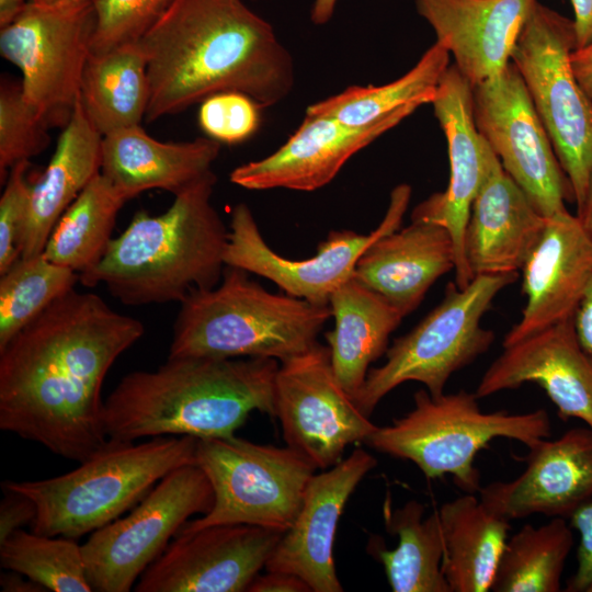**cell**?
Listing matches in <instances>:
<instances>
[{"mask_svg":"<svg viewBox=\"0 0 592 592\" xmlns=\"http://www.w3.org/2000/svg\"><path fill=\"white\" fill-rule=\"evenodd\" d=\"M145 333L96 294L75 288L0 350V429L82 462L109 441L102 387Z\"/></svg>","mask_w":592,"mask_h":592,"instance_id":"1","label":"cell"},{"mask_svg":"<svg viewBox=\"0 0 592 592\" xmlns=\"http://www.w3.org/2000/svg\"><path fill=\"white\" fill-rule=\"evenodd\" d=\"M139 43L150 81L147 122L226 91L272 106L295 86L292 54L242 0H174Z\"/></svg>","mask_w":592,"mask_h":592,"instance_id":"2","label":"cell"},{"mask_svg":"<svg viewBox=\"0 0 592 592\" xmlns=\"http://www.w3.org/2000/svg\"><path fill=\"white\" fill-rule=\"evenodd\" d=\"M278 366L267 357L186 356L132 372L104 400L107 439L232 436L252 411L274 417Z\"/></svg>","mask_w":592,"mask_h":592,"instance_id":"3","label":"cell"},{"mask_svg":"<svg viewBox=\"0 0 592 592\" xmlns=\"http://www.w3.org/2000/svg\"><path fill=\"white\" fill-rule=\"evenodd\" d=\"M216 182L214 172L195 182L160 215L138 210L79 282L103 284L127 306L181 303L195 289L215 287L226 266L229 232L212 204Z\"/></svg>","mask_w":592,"mask_h":592,"instance_id":"4","label":"cell"},{"mask_svg":"<svg viewBox=\"0 0 592 592\" xmlns=\"http://www.w3.org/2000/svg\"><path fill=\"white\" fill-rule=\"evenodd\" d=\"M168 357H267L283 362L318 343L332 317L330 306H317L288 294H273L226 265L213 288L195 289L180 303Z\"/></svg>","mask_w":592,"mask_h":592,"instance_id":"5","label":"cell"},{"mask_svg":"<svg viewBox=\"0 0 592 592\" xmlns=\"http://www.w3.org/2000/svg\"><path fill=\"white\" fill-rule=\"evenodd\" d=\"M197 439L164 435L135 444L110 440L66 474L32 481H3L36 506L32 531L78 539L133 509L164 476L195 463Z\"/></svg>","mask_w":592,"mask_h":592,"instance_id":"6","label":"cell"},{"mask_svg":"<svg viewBox=\"0 0 592 592\" xmlns=\"http://www.w3.org/2000/svg\"><path fill=\"white\" fill-rule=\"evenodd\" d=\"M478 399L464 389L436 397L420 389L413 395L410 412L389 425L377 426L365 443L412 462L426 478L451 475L464 493L479 492L481 475L475 459L481 449L497 439L515 440L531 448L550 436L551 423L544 409L486 412Z\"/></svg>","mask_w":592,"mask_h":592,"instance_id":"7","label":"cell"},{"mask_svg":"<svg viewBox=\"0 0 592 592\" xmlns=\"http://www.w3.org/2000/svg\"><path fill=\"white\" fill-rule=\"evenodd\" d=\"M517 273L478 275L464 288L448 283L442 301L412 330L387 349L386 361L369 368L353 397L367 417L379 401L406 382H418L433 397L444 392L451 376L486 353L494 341L481 320L497 295Z\"/></svg>","mask_w":592,"mask_h":592,"instance_id":"8","label":"cell"},{"mask_svg":"<svg viewBox=\"0 0 592 592\" xmlns=\"http://www.w3.org/2000/svg\"><path fill=\"white\" fill-rule=\"evenodd\" d=\"M573 21L536 2L511 54L570 183L577 208L592 177V101L570 62Z\"/></svg>","mask_w":592,"mask_h":592,"instance_id":"9","label":"cell"},{"mask_svg":"<svg viewBox=\"0 0 592 592\" xmlns=\"http://www.w3.org/2000/svg\"><path fill=\"white\" fill-rule=\"evenodd\" d=\"M195 463L214 491L212 509L181 530L249 524L285 532L294 522L316 468L288 446L236 435L197 440Z\"/></svg>","mask_w":592,"mask_h":592,"instance_id":"10","label":"cell"},{"mask_svg":"<svg viewBox=\"0 0 592 592\" xmlns=\"http://www.w3.org/2000/svg\"><path fill=\"white\" fill-rule=\"evenodd\" d=\"M213 504V487L196 463L169 473L127 515L91 533L82 545L92 590L130 591L189 519Z\"/></svg>","mask_w":592,"mask_h":592,"instance_id":"11","label":"cell"},{"mask_svg":"<svg viewBox=\"0 0 592 592\" xmlns=\"http://www.w3.org/2000/svg\"><path fill=\"white\" fill-rule=\"evenodd\" d=\"M95 22L94 1L47 7L29 0L0 29L1 56L19 68L24 100L48 127L65 126L72 114Z\"/></svg>","mask_w":592,"mask_h":592,"instance_id":"12","label":"cell"},{"mask_svg":"<svg viewBox=\"0 0 592 592\" xmlns=\"http://www.w3.org/2000/svg\"><path fill=\"white\" fill-rule=\"evenodd\" d=\"M473 107L478 130L534 207L544 217L567 212L565 202H574L570 183L512 61L473 87Z\"/></svg>","mask_w":592,"mask_h":592,"instance_id":"13","label":"cell"},{"mask_svg":"<svg viewBox=\"0 0 592 592\" xmlns=\"http://www.w3.org/2000/svg\"><path fill=\"white\" fill-rule=\"evenodd\" d=\"M274 417L286 445L322 470L341 462L346 446L365 443L377 428L340 385L329 349L320 343L280 362Z\"/></svg>","mask_w":592,"mask_h":592,"instance_id":"14","label":"cell"},{"mask_svg":"<svg viewBox=\"0 0 592 592\" xmlns=\"http://www.w3.org/2000/svg\"><path fill=\"white\" fill-rule=\"evenodd\" d=\"M411 193L409 184L397 185L375 230L366 235L352 230L331 231L319 243L316 255L304 260H289L272 250L249 206L239 203L231 210L225 264L265 277L291 296L329 306L332 294L353 276L357 261L368 247L399 229Z\"/></svg>","mask_w":592,"mask_h":592,"instance_id":"15","label":"cell"},{"mask_svg":"<svg viewBox=\"0 0 592 592\" xmlns=\"http://www.w3.org/2000/svg\"><path fill=\"white\" fill-rule=\"evenodd\" d=\"M284 532L249 524L180 530L144 571L137 592H244Z\"/></svg>","mask_w":592,"mask_h":592,"instance_id":"16","label":"cell"},{"mask_svg":"<svg viewBox=\"0 0 592 592\" xmlns=\"http://www.w3.org/2000/svg\"><path fill=\"white\" fill-rule=\"evenodd\" d=\"M431 104L447 140L449 182L444 192L420 203L412 215L434 220L448 230L455 249L454 283L464 288L474 278L464 254L470 207L481 186L502 164L477 128L473 86L455 65L443 73Z\"/></svg>","mask_w":592,"mask_h":592,"instance_id":"17","label":"cell"},{"mask_svg":"<svg viewBox=\"0 0 592 592\" xmlns=\"http://www.w3.org/2000/svg\"><path fill=\"white\" fill-rule=\"evenodd\" d=\"M419 105L399 109L362 127L315 114L305 117L276 151L235 168L230 182L247 190L287 189L311 192L330 183L346 161L411 115Z\"/></svg>","mask_w":592,"mask_h":592,"instance_id":"18","label":"cell"},{"mask_svg":"<svg viewBox=\"0 0 592 592\" xmlns=\"http://www.w3.org/2000/svg\"><path fill=\"white\" fill-rule=\"evenodd\" d=\"M377 465L362 448L315 474L305 490L297 515L283 533L265 570L295 574L311 592H341L333 543L342 511L362 479Z\"/></svg>","mask_w":592,"mask_h":592,"instance_id":"19","label":"cell"},{"mask_svg":"<svg viewBox=\"0 0 592 592\" xmlns=\"http://www.w3.org/2000/svg\"><path fill=\"white\" fill-rule=\"evenodd\" d=\"M527 383L545 391L559 418L592 429V356L578 340L573 317L503 346L475 394L480 399Z\"/></svg>","mask_w":592,"mask_h":592,"instance_id":"20","label":"cell"},{"mask_svg":"<svg viewBox=\"0 0 592 592\" xmlns=\"http://www.w3.org/2000/svg\"><path fill=\"white\" fill-rule=\"evenodd\" d=\"M528 449L525 469L512 480L481 486L479 499L508 521L532 514L568 520L592 498V429L573 428Z\"/></svg>","mask_w":592,"mask_h":592,"instance_id":"21","label":"cell"},{"mask_svg":"<svg viewBox=\"0 0 592 592\" xmlns=\"http://www.w3.org/2000/svg\"><path fill=\"white\" fill-rule=\"evenodd\" d=\"M521 271L526 303L503 346L574 316L592 277V239L579 217L568 210L547 217Z\"/></svg>","mask_w":592,"mask_h":592,"instance_id":"22","label":"cell"},{"mask_svg":"<svg viewBox=\"0 0 592 592\" xmlns=\"http://www.w3.org/2000/svg\"><path fill=\"white\" fill-rule=\"evenodd\" d=\"M436 42L474 87L511 61L520 33L537 0H414Z\"/></svg>","mask_w":592,"mask_h":592,"instance_id":"23","label":"cell"},{"mask_svg":"<svg viewBox=\"0 0 592 592\" xmlns=\"http://www.w3.org/2000/svg\"><path fill=\"white\" fill-rule=\"evenodd\" d=\"M454 269L455 249L448 230L434 220L411 215L409 226L368 247L353 275L406 317L431 286Z\"/></svg>","mask_w":592,"mask_h":592,"instance_id":"24","label":"cell"},{"mask_svg":"<svg viewBox=\"0 0 592 592\" xmlns=\"http://www.w3.org/2000/svg\"><path fill=\"white\" fill-rule=\"evenodd\" d=\"M546 218L502 166L498 168L476 195L464 234L465 260L473 276L521 271Z\"/></svg>","mask_w":592,"mask_h":592,"instance_id":"25","label":"cell"},{"mask_svg":"<svg viewBox=\"0 0 592 592\" xmlns=\"http://www.w3.org/2000/svg\"><path fill=\"white\" fill-rule=\"evenodd\" d=\"M219 151L208 137L164 143L137 125L103 136L101 173L127 201L152 189L175 195L213 173Z\"/></svg>","mask_w":592,"mask_h":592,"instance_id":"26","label":"cell"},{"mask_svg":"<svg viewBox=\"0 0 592 592\" xmlns=\"http://www.w3.org/2000/svg\"><path fill=\"white\" fill-rule=\"evenodd\" d=\"M102 138L87 118L77 98L46 170L32 185L20 240L21 258L44 251L62 214L101 172Z\"/></svg>","mask_w":592,"mask_h":592,"instance_id":"27","label":"cell"},{"mask_svg":"<svg viewBox=\"0 0 592 592\" xmlns=\"http://www.w3.org/2000/svg\"><path fill=\"white\" fill-rule=\"evenodd\" d=\"M334 328L325 333L333 373L353 398L369 366L388 349L390 334L403 319L384 297L360 283L354 275L331 296Z\"/></svg>","mask_w":592,"mask_h":592,"instance_id":"28","label":"cell"},{"mask_svg":"<svg viewBox=\"0 0 592 592\" xmlns=\"http://www.w3.org/2000/svg\"><path fill=\"white\" fill-rule=\"evenodd\" d=\"M443 534L442 570L451 592L490 591L509 539L510 521L464 493L437 511Z\"/></svg>","mask_w":592,"mask_h":592,"instance_id":"29","label":"cell"},{"mask_svg":"<svg viewBox=\"0 0 592 592\" xmlns=\"http://www.w3.org/2000/svg\"><path fill=\"white\" fill-rule=\"evenodd\" d=\"M78 98L87 118L102 136L140 125L149 105L150 81L139 41L91 53Z\"/></svg>","mask_w":592,"mask_h":592,"instance_id":"30","label":"cell"},{"mask_svg":"<svg viewBox=\"0 0 592 592\" xmlns=\"http://www.w3.org/2000/svg\"><path fill=\"white\" fill-rule=\"evenodd\" d=\"M425 506L410 500L385 513L387 531L398 537L387 549L374 538L368 551L384 567L394 592H451L442 570L444 543L439 513L424 517Z\"/></svg>","mask_w":592,"mask_h":592,"instance_id":"31","label":"cell"},{"mask_svg":"<svg viewBox=\"0 0 592 592\" xmlns=\"http://www.w3.org/2000/svg\"><path fill=\"white\" fill-rule=\"evenodd\" d=\"M448 66V50L435 42L400 78L383 86L349 87L310 104L306 113L333 117L354 127L366 126L407 105L431 103Z\"/></svg>","mask_w":592,"mask_h":592,"instance_id":"32","label":"cell"},{"mask_svg":"<svg viewBox=\"0 0 592 592\" xmlns=\"http://www.w3.org/2000/svg\"><path fill=\"white\" fill-rule=\"evenodd\" d=\"M126 197L100 172L62 214L44 248L52 262L77 273L104 255Z\"/></svg>","mask_w":592,"mask_h":592,"instance_id":"33","label":"cell"},{"mask_svg":"<svg viewBox=\"0 0 592 592\" xmlns=\"http://www.w3.org/2000/svg\"><path fill=\"white\" fill-rule=\"evenodd\" d=\"M574 543L567 519L525 524L510 536L490 591L558 592L566 560Z\"/></svg>","mask_w":592,"mask_h":592,"instance_id":"34","label":"cell"},{"mask_svg":"<svg viewBox=\"0 0 592 592\" xmlns=\"http://www.w3.org/2000/svg\"><path fill=\"white\" fill-rule=\"evenodd\" d=\"M79 273L44 253L20 258L0 275V350L54 301L75 288Z\"/></svg>","mask_w":592,"mask_h":592,"instance_id":"35","label":"cell"},{"mask_svg":"<svg viewBox=\"0 0 592 592\" xmlns=\"http://www.w3.org/2000/svg\"><path fill=\"white\" fill-rule=\"evenodd\" d=\"M2 569L19 572L53 592L93 591L82 545L75 538L18 530L0 543Z\"/></svg>","mask_w":592,"mask_h":592,"instance_id":"36","label":"cell"},{"mask_svg":"<svg viewBox=\"0 0 592 592\" xmlns=\"http://www.w3.org/2000/svg\"><path fill=\"white\" fill-rule=\"evenodd\" d=\"M48 125L24 100L21 84L0 87V179L18 162L30 160L49 144Z\"/></svg>","mask_w":592,"mask_h":592,"instance_id":"37","label":"cell"},{"mask_svg":"<svg viewBox=\"0 0 592 592\" xmlns=\"http://www.w3.org/2000/svg\"><path fill=\"white\" fill-rule=\"evenodd\" d=\"M174 0H95L91 53L140 41Z\"/></svg>","mask_w":592,"mask_h":592,"instance_id":"38","label":"cell"},{"mask_svg":"<svg viewBox=\"0 0 592 592\" xmlns=\"http://www.w3.org/2000/svg\"><path fill=\"white\" fill-rule=\"evenodd\" d=\"M261 105L236 91L213 94L200 103L197 121L206 137L236 145L252 137L260 127Z\"/></svg>","mask_w":592,"mask_h":592,"instance_id":"39","label":"cell"},{"mask_svg":"<svg viewBox=\"0 0 592 592\" xmlns=\"http://www.w3.org/2000/svg\"><path fill=\"white\" fill-rule=\"evenodd\" d=\"M29 168L30 160H24L9 170L0 197V275L21 258L20 240L33 185L27 180Z\"/></svg>","mask_w":592,"mask_h":592,"instance_id":"40","label":"cell"},{"mask_svg":"<svg viewBox=\"0 0 592 592\" xmlns=\"http://www.w3.org/2000/svg\"><path fill=\"white\" fill-rule=\"evenodd\" d=\"M572 530L579 534L577 568L567 581L566 591L587 592L592 583V498L581 504L569 517Z\"/></svg>","mask_w":592,"mask_h":592,"instance_id":"41","label":"cell"},{"mask_svg":"<svg viewBox=\"0 0 592 592\" xmlns=\"http://www.w3.org/2000/svg\"><path fill=\"white\" fill-rule=\"evenodd\" d=\"M0 502V543L18 530L32 524L36 516L35 503L25 494L3 489Z\"/></svg>","mask_w":592,"mask_h":592,"instance_id":"42","label":"cell"},{"mask_svg":"<svg viewBox=\"0 0 592 592\" xmlns=\"http://www.w3.org/2000/svg\"><path fill=\"white\" fill-rule=\"evenodd\" d=\"M249 592H311L308 584L299 577L281 571L258 574L249 585Z\"/></svg>","mask_w":592,"mask_h":592,"instance_id":"43","label":"cell"},{"mask_svg":"<svg viewBox=\"0 0 592 592\" xmlns=\"http://www.w3.org/2000/svg\"><path fill=\"white\" fill-rule=\"evenodd\" d=\"M573 326L580 344L592 356V277L574 312Z\"/></svg>","mask_w":592,"mask_h":592,"instance_id":"44","label":"cell"},{"mask_svg":"<svg viewBox=\"0 0 592 592\" xmlns=\"http://www.w3.org/2000/svg\"><path fill=\"white\" fill-rule=\"evenodd\" d=\"M570 62L578 82L592 101V42L574 48L570 55Z\"/></svg>","mask_w":592,"mask_h":592,"instance_id":"45","label":"cell"},{"mask_svg":"<svg viewBox=\"0 0 592 592\" xmlns=\"http://www.w3.org/2000/svg\"><path fill=\"white\" fill-rule=\"evenodd\" d=\"M574 12L576 48L592 42V0H571Z\"/></svg>","mask_w":592,"mask_h":592,"instance_id":"46","label":"cell"},{"mask_svg":"<svg viewBox=\"0 0 592 592\" xmlns=\"http://www.w3.org/2000/svg\"><path fill=\"white\" fill-rule=\"evenodd\" d=\"M12 573H4L1 574V588L2 591H13V592H43L46 591L41 584L36 583L35 581L29 579L27 577L11 571Z\"/></svg>","mask_w":592,"mask_h":592,"instance_id":"47","label":"cell"},{"mask_svg":"<svg viewBox=\"0 0 592 592\" xmlns=\"http://www.w3.org/2000/svg\"><path fill=\"white\" fill-rule=\"evenodd\" d=\"M338 0H315L310 10V20L316 25L328 23L337 5Z\"/></svg>","mask_w":592,"mask_h":592,"instance_id":"48","label":"cell"},{"mask_svg":"<svg viewBox=\"0 0 592 592\" xmlns=\"http://www.w3.org/2000/svg\"><path fill=\"white\" fill-rule=\"evenodd\" d=\"M29 0H0V29L11 23Z\"/></svg>","mask_w":592,"mask_h":592,"instance_id":"49","label":"cell"},{"mask_svg":"<svg viewBox=\"0 0 592 592\" xmlns=\"http://www.w3.org/2000/svg\"><path fill=\"white\" fill-rule=\"evenodd\" d=\"M577 216L579 217L587 234L592 239V177L584 201L582 205L577 208Z\"/></svg>","mask_w":592,"mask_h":592,"instance_id":"50","label":"cell"},{"mask_svg":"<svg viewBox=\"0 0 592 592\" xmlns=\"http://www.w3.org/2000/svg\"><path fill=\"white\" fill-rule=\"evenodd\" d=\"M34 3L47 5V7H67V5H76L81 4L86 2H93L95 0H30Z\"/></svg>","mask_w":592,"mask_h":592,"instance_id":"51","label":"cell"},{"mask_svg":"<svg viewBox=\"0 0 592 592\" xmlns=\"http://www.w3.org/2000/svg\"><path fill=\"white\" fill-rule=\"evenodd\" d=\"M587 592H592V583H591V585L588 588Z\"/></svg>","mask_w":592,"mask_h":592,"instance_id":"52","label":"cell"}]
</instances>
